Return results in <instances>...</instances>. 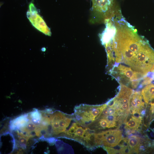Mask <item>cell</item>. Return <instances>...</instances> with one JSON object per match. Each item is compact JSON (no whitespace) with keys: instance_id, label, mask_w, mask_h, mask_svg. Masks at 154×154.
Wrapping results in <instances>:
<instances>
[{"instance_id":"6da1fadb","label":"cell","mask_w":154,"mask_h":154,"mask_svg":"<svg viewBox=\"0 0 154 154\" xmlns=\"http://www.w3.org/2000/svg\"><path fill=\"white\" fill-rule=\"evenodd\" d=\"M114 25L110 41L116 64L123 63L146 76L154 65V50L124 18Z\"/></svg>"},{"instance_id":"7a4b0ae2","label":"cell","mask_w":154,"mask_h":154,"mask_svg":"<svg viewBox=\"0 0 154 154\" xmlns=\"http://www.w3.org/2000/svg\"><path fill=\"white\" fill-rule=\"evenodd\" d=\"M106 104L100 105L81 104L74 108L72 114L75 122L89 127L99 118Z\"/></svg>"},{"instance_id":"3957f363","label":"cell","mask_w":154,"mask_h":154,"mask_svg":"<svg viewBox=\"0 0 154 154\" xmlns=\"http://www.w3.org/2000/svg\"><path fill=\"white\" fill-rule=\"evenodd\" d=\"M95 148L100 146L114 147L123 140L122 131L117 129L102 131L94 133Z\"/></svg>"},{"instance_id":"277c9868","label":"cell","mask_w":154,"mask_h":154,"mask_svg":"<svg viewBox=\"0 0 154 154\" xmlns=\"http://www.w3.org/2000/svg\"><path fill=\"white\" fill-rule=\"evenodd\" d=\"M133 91L129 87L120 84L118 94L112 99L121 115L126 118L130 113L129 100Z\"/></svg>"},{"instance_id":"5b68a950","label":"cell","mask_w":154,"mask_h":154,"mask_svg":"<svg viewBox=\"0 0 154 154\" xmlns=\"http://www.w3.org/2000/svg\"><path fill=\"white\" fill-rule=\"evenodd\" d=\"M93 131L88 127L75 122L72 123L68 130L62 134V136L74 140L84 145Z\"/></svg>"},{"instance_id":"8992f818","label":"cell","mask_w":154,"mask_h":154,"mask_svg":"<svg viewBox=\"0 0 154 154\" xmlns=\"http://www.w3.org/2000/svg\"><path fill=\"white\" fill-rule=\"evenodd\" d=\"M93 8L106 20L115 17L121 11L115 0H92Z\"/></svg>"},{"instance_id":"52a82bcc","label":"cell","mask_w":154,"mask_h":154,"mask_svg":"<svg viewBox=\"0 0 154 154\" xmlns=\"http://www.w3.org/2000/svg\"><path fill=\"white\" fill-rule=\"evenodd\" d=\"M115 66L116 74L120 84L123 82L131 86L133 82L140 81L145 76L143 73L132 70L130 67L121 64H116Z\"/></svg>"},{"instance_id":"ba28073f","label":"cell","mask_w":154,"mask_h":154,"mask_svg":"<svg viewBox=\"0 0 154 154\" xmlns=\"http://www.w3.org/2000/svg\"><path fill=\"white\" fill-rule=\"evenodd\" d=\"M143 101L139 92L133 91L129 100L130 112L131 114H141L145 107Z\"/></svg>"},{"instance_id":"9c48e42d","label":"cell","mask_w":154,"mask_h":154,"mask_svg":"<svg viewBox=\"0 0 154 154\" xmlns=\"http://www.w3.org/2000/svg\"><path fill=\"white\" fill-rule=\"evenodd\" d=\"M27 16L31 24L38 30L46 35L50 36L51 33L42 17L38 13H33L29 11L27 12Z\"/></svg>"},{"instance_id":"30bf717a","label":"cell","mask_w":154,"mask_h":154,"mask_svg":"<svg viewBox=\"0 0 154 154\" xmlns=\"http://www.w3.org/2000/svg\"><path fill=\"white\" fill-rule=\"evenodd\" d=\"M124 144L127 147V153H138L141 145V138L136 135H132L129 138L123 139Z\"/></svg>"},{"instance_id":"8fae6325","label":"cell","mask_w":154,"mask_h":154,"mask_svg":"<svg viewBox=\"0 0 154 154\" xmlns=\"http://www.w3.org/2000/svg\"><path fill=\"white\" fill-rule=\"evenodd\" d=\"M131 115L125 123V127L129 130H138L142 124V117L140 115L136 116L135 115Z\"/></svg>"},{"instance_id":"7c38bea8","label":"cell","mask_w":154,"mask_h":154,"mask_svg":"<svg viewBox=\"0 0 154 154\" xmlns=\"http://www.w3.org/2000/svg\"><path fill=\"white\" fill-rule=\"evenodd\" d=\"M141 94L146 104L150 103L154 99V84H150L144 87L141 91Z\"/></svg>"},{"instance_id":"4fadbf2b","label":"cell","mask_w":154,"mask_h":154,"mask_svg":"<svg viewBox=\"0 0 154 154\" xmlns=\"http://www.w3.org/2000/svg\"><path fill=\"white\" fill-rule=\"evenodd\" d=\"M28 116V114H24L13 119L11 122L10 129L14 130L25 127L29 120L27 118Z\"/></svg>"},{"instance_id":"5bb4252c","label":"cell","mask_w":154,"mask_h":154,"mask_svg":"<svg viewBox=\"0 0 154 154\" xmlns=\"http://www.w3.org/2000/svg\"><path fill=\"white\" fill-rule=\"evenodd\" d=\"M30 116L31 119V121L33 123L36 125L40 124L41 119V115L37 110H35L31 112Z\"/></svg>"},{"instance_id":"9a60e30c","label":"cell","mask_w":154,"mask_h":154,"mask_svg":"<svg viewBox=\"0 0 154 154\" xmlns=\"http://www.w3.org/2000/svg\"><path fill=\"white\" fill-rule=\"evenodd\" d=\"M28 138L21 136L19 139V143L20 146L23 149H25Z\"/></svg>"},{"instance_id":"2e32d148","label":"cell","mask_w":154,"mask_h":154,"mask_svg":"<svg viewBox=\"0 0 154 154\" xmlns=\"http://www.w3.org/2000/svg\"><path fill=\"white\" fill-rule=\"evenodd\" d=\"M153 80V79L149 76H145L143 78V81L141 83V86H142L149 84Z\"/></svg>"},{"instance_id":"e0dca14e","label":"cell","mask_w":154,"mask_h":154,"mask_svg":"<svg viewBox=\"0 0 154 154\" xmlns=\"http://www.w3.org/2000/svg\"><path fill=\"white\" fill-rule=\"evenodd\" d=\"M29 11L33 13H38L37 10L33 2H31L29 4Z\"/></svg>"},{"instance_id":"ac0fdd59","label":"cell","mask_w":154,"mask_h":154,"mask_svg":"<svg viewBox=\"0 0 154 154\" xmlns=\"http://www.w3.org/2000/svg\"><path fill=\"white\" fill-rule=\"evenodd\" d=\"M150 105V110L152 114H154V102H151L149 103Z\"/></svg>"},{"instance_id":"d6986e66","label":"cell","mask_w":154,"mask_h":154,"mask_svg":"<svg viewBox=\"0 0 154 154\" xmlns=\"http://www.w3.org/2000/svg\"><path fill=\"white\" fill-rule=\"evenodd\" d=\"M46 50V49L45 48H42L41 50L42 51H45Z\"/></svg>"}]
</instances>
